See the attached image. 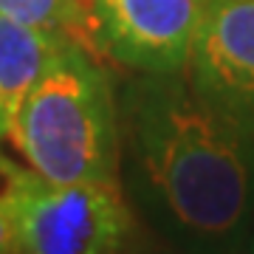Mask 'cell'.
I'll return each instance as SVG.
<instances>
[{
    "label": "cell",
    "mask_w": 254,
    "mask_h": 254,
    "mask_svg": "<svg viewBox=\"0 0 254 254\" xmlns=\"http://www.w3.org/2000/svg\"><path fill=\"white\" fill-rule=\"evenodd\" d=\"M0 254H20L17 195L6 181H3V190H0Z\"/></svg>",
    "instance_id": "cell-8"
},
{
    "label": "cell",
    "mask_w": 254,
    "mask_h": 254,
    "mask_svg": "<svg viewBox=\"0 0 254 254\" xmlns=\"http://www.w3.org/2000/svg\"><path fill=\"white\" fill-rule=\"evenodd\" d=\"M71 37L31 28L0 14V138L9 136L20 105Z\"/></svg>",
    "instance_id": "cell-6"
},
{
    "label": "cell",
    "mask_w": 254,
    "mask_h": 254,
    "mask_svg": "<svg viewBox=\"0 0 254 254\" xmlns=\"http://www.w3.org/2000/svg\"><path fill=\"white\" fill-rule=\"evenodd\" d=\"M0 173H3V170H0Z\"/></svg>",
    "instance_id": "cell-11"
},
{
    "label": "cell",
    "mask_w": 254,
    "mask_h": 254,
    "mask_svg": "<svg viewBox=\"0 0 254 254\" xmlns=\"http://www.w3.org/2000/svg\"><path fill=\"white\" fill-rule=\"evenodd\" d=\"M246 254H254V223H252V235H249V243H246Z\"/></svg>",
    "instance_id": "cell-9"
},
{
    "label": "cell",
    "mask_w": 254,
    "mask_h": 254,
    "mask_svg": "<svg viewBox=\"0 0 254 254\" xmlns=\"http://www.w3.org/2000/svg\"><path fill=\"white\" fill-rule=\"evenodd\" d=\"M3 178L17 195L20 254H122L133 232L116 181L51 184L6 161Z\"/></svg>",
    "instance_id": "cell-3"
},
{
    "label": "cell",
    "mask_w": 254,
    "mask_h": 254,
    "mask_svg": "<svg viewBox=\"0 0 254 254\" xmlns=\"http://www.w3.org/2000/svg\"><path fill=\"white\" fill-rule=\"evenodd\" d=\"M9 138L51 184L116 181L119 96L99 57L68 43L23 99Z\"/></svg>",
    "instance_id": "cell-2"
},
{
    "label": "cell",
    "mask_w": 254,
    "mask_h": 254,
    "mask_svg": "<svg viewBox=\"0 0 254 254\" xmlns=\"http://www.w3.org/2000/svg\"><path fill=\"white\" fill-rule=\"evenodd\" d=\"M3 164H6V161H3V158H0V170H3Z\"/></svg>",
    "instance_id": "cell-10"
},
{
    "label": "cell",
    "mask_w": 254,
    "mask_h": 254,
    "mask_svg": "<svg viewBox=\"0 0 254 254\" xmlns=\"http://www.w3.org/2000/svg\"><path fill=\"white\" fill-rule=\"evenodd\" d=\"M125 195L178 254H246L254 138L200 96L187 71L136 73L119 93Z\"/></svg>",
    "instance_id": "cell-1"
},
{
    "label": "cell",
    "mask_w": 254,
    "mask_h": 254,
    "mask_svg": "<svg viewBox=\"0 0 254 254\" xmlns=\"http://www.w3.org/2000/svg\"><path fill=\"white\" fill-rule=\"evenodd\" d=\"M212 0H93V37L102 60L136 73L187 71Z\"/></svg>",
    "instance_id": "cell-4"
},
{
    "label": "cell",
    "mask_w": 254,
    "mask_h": 254,
    "mask_svg": "<svg viewBox=\"0 0 254 254\" xmlns=\"http://www.w3.org/2000/svg\"><path fill=\"white\" fill-rule=\"evenodd\" d=\"M0 14L23 26L71 37L73 43L99 57L93 37V11L82 0H0Z\"/></svg>",
    "instance_id": "cell-7"
},
{
    "label": "cell",
    "mask_w": 254,
    "mask_h": 254,
    "mask_svg": "<svg viewBox=\"0 0 254 254\" xmlns=\"http://www.w3.org/2000/svg\"><path fill=\"white\" fill-rule=\"evenodd\" d=\"M187 79L254 138V0H212L195 37Z\"/></svg>",
    "instance_id": "cell-5"
}]
</instances>
